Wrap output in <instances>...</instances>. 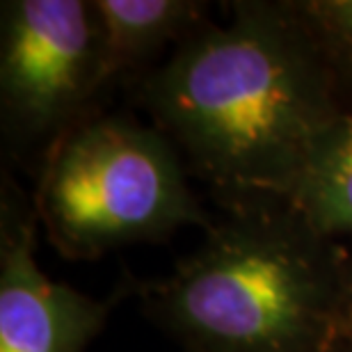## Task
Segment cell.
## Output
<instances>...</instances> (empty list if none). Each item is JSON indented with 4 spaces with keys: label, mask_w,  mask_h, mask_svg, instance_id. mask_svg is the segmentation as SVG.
<instances>
[{
    "label": "cell",
    "mask_w": 352,
    "mask_h": 352,
    "mask_svg": "<svg viewBox=\"0 0 352 352\" xmlns=\"http://www.w3.org/2000/svg\"><path fill=\"white\" fill-rule=\"evenodd\" d=\"M227 25L195 30L146 82L167 135L217 186L288 201L341 115L334 72L291 3H236Z\"/></svg>",
    "instance_id": "1"
},
{
    "label": "cell",
    "mask_w": 352,
    "mask_h": 352,
    "mask_svg": "<svg viewBox=\"0 0 352 352\" xmlns=\"http://www.w3.org/2000/svg\"><path fill=\"white\" fill-rule=\"evenodd\" d=\"M146 305L186 352H341L352 258L293 208L243 213L210 229Z\"/></svg>",
    "instance_id": "2"
},
{
    "label": "cell",
    "mask_w": 352,
    "mask_h": 352,
    "mask_svg": "<svg viewBox=\"0 0 352 352\" xmlns=\"http://www.w3.org/2000/svg\"><path fill=\"white\" fill-rule=\"evenodd\" d=\"M39 201L53 238L74 254L204 222L170 140L124 117L69 133L46 167Z\"/></svg>",
    "instance_id": "3"
},
{
    "label": "cell",
    "mask_w": 352,
    "mask_h": 352,
    "mask_svg": "<svg viewBox=\"0 0 352 352\" xmlns=\"http://www.w3.org/2000/svg\"><path fill=\"white\" fill-rule=\"evenodd\" d=\"M96 87V30L89 3L3 5L0 89L5 117L14 129L23 135L51 131Z\"/></svg>",
    "instance_id": "4"
},
{
    "label": "cell",
    "mask_w": 352,
    "mask_h": 352,
    "mask_svg": "<svg viewBox=\"0 0 352 352\" xmlns=\"http://www.w3.org/2000/svg\"><path fill=\"white\" fill-rule=\"evenodd\" d=\"M108 307L48 279L34 258V224L3 213L0 234V352H82Z\"/></svg>",
    "instance_id": "5"
},
{
    "label": "cell",
    "mask_w": 352,
    "mask_h": 352,
    "mask_svg": "<svg viewBox=\"0 0 352 352\" xmlns=\"http://www.w3.org/2000/svg\"><path fill=\"white\" fill-rule=\"evenodd\" d=\"M96 30L98 85L176 37H190L201 14L190 0H94L89 3Z\"/></svg>",
    "instance_id": "6"
},
{
    "label": "cell",
    "mask_w": 352,
    "mask_h": 352,
    "mask_svg": "<svg viewBox=\"0 0 352 352\" xmlns=\"http://www.w3.org/2000/svg\"><path fill=\"white\" fill-rule=\"evenodd\" d=\"M288 206L320 234H352V110H343L316 144Z\"/></svg>",
    "instance_id": "7"
},
{
    "label": "cell",
    "mask_w": 352,
    "mask_h": 352,
    "mask_svg": "<svg viewBox=\"0 0 352 352\" xmlns=\"http://www.w3.org/2000/svg\"><path fill=\"white\" fill-rule=\"evenodd\" d=\"M291 10L334 76L352 78V0H307L291 3Z\"/></svg>",
    "instance_id": "8"
},
{
    "label": "cell",
    "mask_w": 352,
    "mask_h": 352,
    "mask_svg": "<svg viewBox=\"0 0 352 352\" xmlns=\"http://www.w3.org/2000/svg\"><path fill=\"white\" fill-rule=\"evenodd\" d=\"M341 352H352V336H350V339L346 341V346L341 348Z\"/></svg>",
    "instance_id": "9"
}]
</instances>
